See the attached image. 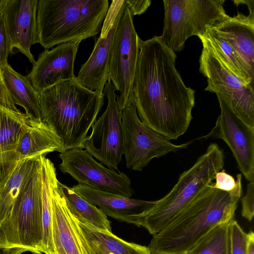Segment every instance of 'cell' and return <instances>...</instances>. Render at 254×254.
I'll list each match as a JSON object with an SVG mask.
<instances>
[{"instance_id":"e575fe53","label":"cell","mask_w":254,"mask_h":254,"mask_svg":"<svg viewBox=\"0 0 254 254\" xmlns=\"http://www.w3.org/2000/svg\"><path fill=\"white\" fill-rule=\"evenodd\" d=\"M133 15L144 13L151 4L149 0H126Z\"/></svg>"},{"instance_id":"836d02e7","label":"cell","mask_w":254,"mask_h":254,"mask_svg":"<svg viewBox=\"0 0 254 254\" xmlns=\"http://www.w3.org/2000/svg\"><path fill=\"white\" fill-rule=\"evenodd\" d=\"M0 105L10 110L19 111L7 89L0 71Z\"/></svg>"},{"instance_id":"f35d334b","label":"cell","mask_w":254,"mask_h":254,"mask_svg":"<svg viewBox=\"0 0 254 254\" xmlns=\"http://www.w3.org/2000/svg\"><path fill=\"white\" fill-rule=\"evenodd\" d=\"M8 0H0V10L5 5Z\"/></svg>"},{"instance_id":"74e56055","label":"cell","mask_w":254,"mask_h":254,"mask_svg":"<svg viewBox=\"0 0 254 254\" xmlns=\"http://www.w3.org/2000/svg\"><path fill=\"white\" fill-rule=\"evenodd\" d=\"M0 254H12L10 250L6 248H0Z\"/></svg>"},{"instance_id":"f546056e","label":"cell","mask_w":254,"mask_h":254,"mask_svg":"<svg viewBox=\"0 0 254 254\" xmlns=\"http://www.w3.org/2000/svg\"><path fill=\"white\" fill-rule=\"evenodd\" d=\"M231 254H247L248 233L233 219L231 224Z\"/></svg>"},{"instance_id":"cb8c5ba5","label":"cell","mask_w":254,"mask_h":254,"mask_svg":"<svg viewBox=\"0 0 254 254\" xmlns=\"http://www.w3.org/2000/svg\"><path fill=\"white\" fill-rule=\"evenodd\" d=\"M42 167V253L53 254L52 236V190L57 178L56 168L46 156H40Z\"/></svg>"},{"instance_id":"1f68e13d","label":"cell","mask_w":254,"mask_h":254,"mask_svg":"<svg viewBox=\"0 0 254 254\" xmlns=\"http://www.w3.org/2000/svg\"><path fill=\"white\" fill-rule=\"evenodd\" d=\"M241 200L242 215L251 222L254 215V181L248 184L247 192Z\"/></svg>"},{"instance_id":"9c48e42d","label":"cell","mask_w":254,"mask_h":254,"mask_svg":"<svg viewBox=\"0 0 254 254\" xmlns=\"http://www.w3.org/2000/svg\"><path fill=\"white\" fill-rule=\"evenodd\" d=\"M133 16L127 4L116 31L110 61L108 80L120 92L116 100L121 112L133 103V86L139 37L134 28Z\"/></svg>"},{"instance_id":"603a6c76","label":"cell","mask_w":254,"mask_h":254,"mask_svg":"<svg viewBox=\"0 0 254 254\" xmlns=\"http://www.w3.org/2000/svg\"><path fill=\"white\" fill-rule=\"evenodd\" d=\"M41 163L40 156L22 159L0 190V223L24 193L29 182Z\"/></svg>"},{"instance_id":"9a60e30c","label":"cell","mask_w":254,"mask_h":254,"mask_svg":"<svg viewBox=\"0 0 254 254\" xmlns=\"http://www.w3.org/2000/svg\"><path fill=\"white\" fill-rule=\"evenodd\" d=\"M80 43L61 44L39 55L26 76L38 93L60 82L76 77L74 64Z\"/></svg>"},{"instance_id":"2e32d148","label":"cell","mask_w":254,"mask_h":254,"mask_svg":"<svg viewBox=\"0 0 254 254\" xmlns=\"http://www.w3.org/2000/svg\"><path fill=\"white\" fill-rule=\"evenodd\" d=\"M38 0H8L2 8L11 53L14 48L24 55L33 64L32 45L38 43L37 9Z\"/></svg>"},{"instance_id":"44dd1931","label":"cell","mask_w":254,"mask_h":254,"mask_svg":"<svg viewBox=\"0 0 254 254\" xmlns=\"http://www.w3.org/2000/svg\"><path fill=\"white\" fill-rule=\"evenodd\" d=\"M76 219L85 238L98 254H151L147 247L128 242L112 232L95 228L76 217Z\"/></svg>"},{"instance_id":"e0dca14e","label":"cell","mask_w":254,"mask_h":254,"mask_svg":"<svg viewBox=\"0 0 254 254\" xmlns=\"http://www.w3.org/2000/svg\"><path fill=\"white\" fill-rule=\"evenodd\" d=\"M73 190L91 204L98 207L107 216L120 222L140 227L143 218L155 203L100 191L78 184Z\"/></svg>"},{"instance_id":"6da1fadb","label":"cell","mask_w":254,"mask_h":254,"mask_svg":"<svg viewBox=\"0 0 254 254\" xmlns=\"http://www.w3.org/2000/svg\"><path fill=\"white\" fill-rule=\"evenodd\" d=\"M133 86L137 115L146 126L169 140L187 130L192 119L195 91L185 84L175 66L176 54L154 36L138 40Z\"/></svg>"},{"instance_id":"8fae6325","label":"cell","mask_w":254,"mask_h":254,"mask_svg":"<svg viewBox=\"0 0 254 254\" xmlns=\"http://www.w3.org/2000/svg\"><path fill=\"white\" fill-rule=\"evenodd\" d=\"M115 91L108 80L103 91L108 100L106 109L94 122L81 148L108 168L118 170L123 155L124 133L122 112L118 106Z\"/></svg>"},{"instance_id":"8992f818","label":"cell","mask_w":254,"mask_h":254,"mask_svg":"<svg viewBox=\"0 0 254 254\" xmlns=\"http://www.w3.org/2000/svg\"><path fill=\"white\" fill-rule=\"evenodd\" d=\"M42 190L41 161L24 193L0 223V248L8 249L12 254L43 253Z\"/></svg>"},{"instance_id":"4fadbf2b","label":"cell","mask_w":254,"mask_h":254,"mask_svg":"<svg viewBox=\"0 0 254 254\" xmlns=\"http://www.w3.org/2000/svg\"><path fill=\"white\" fill-rule=\"evenodd\" d=\"M127 4L126 0L112 1L93 51L75 77L80 84L90 90L102 93L108 80L114 39Z\"/></svg>"},{"instance_id":"d6a6232c","label":"cell","mask_w":254,"mask_h":254,"mask_svg":"<svg viewBox=\"0 0 254 254\" xmlns=\"http://www.w3.org/2000/svg\"><path fill=\"white\" fill-rule=\"evenodd\" d=\"M215 182H212V187L221 190L229 192L236 187V181L231 175L227 173L225 170L218 172L215 177Z\"/></svg>"},{"instance_id":"d590c367","label":"cell","mask_w":254,"mask_h":254,"mask_svg":"<svg viewBox=\"0 0 254 254\" xmlns=\"http://www.w3.org/2000/svg\"><path fill=\"white\" fill-rule=\"evenodd\" d=\"M78 231L80 235V239L82 243V245L85 253L86 254H98L93 248V247L89 243L87 239L85 238L79 225Z\"/></svg>"},{"instance_id":"484cf974","label":"cell","mask_w":254,"mask_h":254,"mask_svg":"<svg viewBox=\"0 0 254 254\" xmlns=\"http://www.w3.org/2000/svg\"><path fill=\"white\" fill-rule=\"evenodd\" d=\"M205 41L215 52L228 68L236 76L248 84L254 85V79L250 75L244 64L228 43L210 29L203 36Z\"/></svg>"},{"instance_id":"7a4b0ae2","label":"cell","mask_w":254,"mask_h":254,"mask_svg":"<svg viewBox=\"0 0 254 254\" xmlns=\"http://www.w3.org/2000/svg\"><path fill=\"white\" fill-rule=\"evenodd\" d=\"M227 192L214 188L211 182L164 229L153 235L148 246L151 254H189L216 226L234 219L242 193V175Z\"/></svg>"},{"instance_id":"ffe728a7","label":"cell","mask_w":254,"mask_h":254,"mask_svg":"<svg viewBox=\"0 0 254 254\" xmlns=\"http://www.w3.org/2000/svg\"><path fill=\"white\" fill-rule=\"evenodd\" d=\"M16 150L21 159L46 156L53 151L63 152L61 138L54 129L41 119L30 118Z\"/></svg>"},{"instance_id":"4dcf8cb0","label":"cell","mask_w":254,"mask_h":254,"mask_svg":"<svg viewBox=\"0 0 254 254\" xmlns=\"http://www.w3.org/2000/svg\"><path fill=\"white\" fill-rule=\"evenodd\" d=\"M10 53H11L10 40L1 8L0 10V67L8 64Z\"/></svg>"},{"instance_id":"8d00e7d4","label":"cell","mask_w":254,"mask_h":254,"mask_svg":"<svg viewBox=\"0 0 254 254\" xmlns=\"http://www.w3.org/2000/svg\"><path fill=\"white\" fill-rule=\"evenodd\" d=\"M247 254H254V234L253 231L248 233Z\"/></svg>"},{"instance_id":"277c9868","label":"cell","mask_w":254,"mask_h":254,"mask_svg":"<svg viewBox=\"0 0 254 254\" xmlns=\"http://www.w3.org/2000/svg\"><path fill=\"white\" fill-rule=\"evenodd\" d=\"M109 8L108 0H38V43L49 50L94 37L101 31Z\"/></svg>"},{"instance_id":"7402d4cb","label":"cell","mask_w":254,"mask_h":254,"mask_svg":"<svg viewBox=\"0 0 254 254\" xmlns=\"http://www.w3.org/2000/svg\"><path fill=\"white\" fill-rule=\"evenodd\" d=\"M0 71L15 105L23 108L31 118L42 120L39 93L27 76L16 72L8 64L0 67Z\"/></svg>"},{"instance_id":"3957f363","label":"cell","mask_w":254,"mask_h":254,"mask_svg":"<svg viewBox=\"0 0 254 254\" xmlns=\"http://www.w3.org/2000/svg\"><path fill=\"white\" fill-rule=\"evenodd\" d=\"M75 77L39 93L42 120L60 136L63 152L81 148L104 104L103 93L88 89Z\"/></svg>"},{"instance_id":"5bb4252c","label":"cell","mask_w":254,"mask_h":254,"mask_svg":"<svg viewBox=\"0 0 254 254\" xmlns=\"http://www.w3.org/2000/svg\"><path fill=\"white\" fill-rule=\"evenodd\" d=\"M220 109L214 127L203 138L223 140L232 152L238 167L250 182L254 181V128L248 126L216 94Z\"/></svg>"},{"instance_id":"30bf717a","label":"cell","mask_w":254,"mask_h":254,"mask_svg":"<svg viewBox=\"0 0 254 254\" xmlns=\"http://www.w3.org/2000/svg\"><path fill=\"white\" fill-rule=\"evenodd\" d=\"M123 154L127 168L141 171L154 158L186 148L191 141L175 144L144 125L139 119L134 103L122 111Z\"/></svg>"},{"instance_id":"83f0119b","label":"cell","mask_w":254,"mask_h":254,"mask_svg":"<svg viewBox=\"0 0 254 254\" xmlns=\"http://www.w3.org/2000/svg\"><path fill=\"white\" fill-rule=\"evenodd\" d=\"M232 220L216 226L189 254H231V224Z\"/></svg>"},{"instance_id":"4316f807","label":"cell","mask_w":254,"mask_h":254,"mask_svg":"<svg viewBox=\"0 0 254 254\" xmlns=\"http://www.w3.org/2000/svg\"><path fill=\"white\" fill-rule=\"evenodd\" d=\"M30 118L0 105V150L17 145Z\"/></svg>"},{"instance_id":"f1b7e54d","label":"cell","mask_w":254,"mask_h":254,"mask_svg":"<svg viewBox=\"0 0 254 254\" xmlns=\"http://www.w3.org/2000/svg\"><path fill=\"white\" fill-rule=\"evenodd\" d=\"M17 145L0 150V190L4 186L21 159Z\"/></svg>"},{"instance_id":"d6986e66","label":"cell","mask_w":254,"mask_h":254,"mask_svg":"<svg viewBox=\"0 0 254 254\" xmlns=\"http://www.w3.org/2000/svg\"><path fill=\"white\" fill-rule=\"evenodd\" d=\"M235 51L254 79V14L238 12L210 28Z\"/></svg>"},{"instance_id":"ba28073f","label":"cell","mask_w":254,"mask_h":254,"mask_svg":"<svg viewBox=\"0 0 254 254\" xmlns=\"http://www.w3.org/2000/svg\"><path fill=\"white\" fill-rule=\"evenodd\" d=\"M200 40L203 48L199 58V71L207 79L205 90L220 95L237 116L254 128V85L236 76L211 48Z\"/></svg>"},{"instance_id":"d4e9b609","label":"cell","mask_w":254,"mask_h":254,"mask_svg":"<svg viewBox=\"0 0 254 254\" xmlns=\"http://www.w3.org/2000/svg\"><path fill=\"white\" fill-rule=\"evenodd\" d=\"M58 188L74 215L91 226L112 232L111 222L96 206L91 204L70 188L58 181Z\"/></svg>"},{"instance_id":"5b68a950","label":"cell","mask_w":254,"mask_h":254,"mask_svg":"<svg viewBox=\"0 0 254 254\" xmlns=\"http://www.w3.org/2000/svg\"><path fill=\"white\" fill-rule=\"evenodd\" d=\"M224 154L216 143H210L205 152L194 164L179 176L172 190L161 199L155 200L143 218L141 226L152 235L167 226L189 203L199 191L215 179L222 170Z\"/></svg>"},{"instance_id":"7c38bea8","label":"cell","mask_w":254,"mask_h":254,"mask_svg":"<svg viewBox=\"0 0 254 254\" xmlns=\"http://www.w3.org/2000/svg\"><path fill=\"white\" fill-rule=\"evenodd\" d=\"M59 156L62 161L60 170L69 174L78 184L127 197L134 193L130 179L126 174L104 167L86 150L71 149L60 153Z\"/></svg>"},{"instance_id":"ac0fdd59","label":"cell","mask_w":254,"mask_h":254,"mask_svg":"<svg viewBox=\"0 0 254 254\" xmlns=\"http://www.w3.org/2000/svg\"><path fill=\"white\" fill-rule=\"evenodd\" d=\"M58 181H54L51 194L53 254H86L75 216L59 189Z\"/></svg>"},{"instance_id":"52a82bcc","label":"cell","mask_w":254,"mask_h":254,"mask_svg":"<svg viewBox=\"0 0 254 254\" xmlns=\"http://www.w3.org/2000/svg\"><path fill=\"white\" fill-rule=\"evenodd\" d=\"M164 20L160 38L172 52L184 49L192 36H204L208 30L228 18L225 0H163Z\"/></svg>"}]
</instances>
